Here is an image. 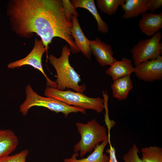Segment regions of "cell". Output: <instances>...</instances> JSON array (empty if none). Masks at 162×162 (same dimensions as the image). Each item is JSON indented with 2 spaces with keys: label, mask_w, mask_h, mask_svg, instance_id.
Listing matches in <instances>:
<instances>
[{
  "label": "cell",
  "mask_w": 162,
  "mask_h": 162,
  "mask_svg": "<svg viewBox=\"0 0 162 162\" xmlns=\"http://www.w3.org/2000/svg\"><path fill=\"white\" fill-rule=\"evenodd\" d=\"M71 20L73 26L70 33L71 36L75 39V44L80 51L88 59L91 60L92 52L89 45L90 40L87 38L82 31L77 17L73 16Z\"/></svg>",
  "instance_id": "cell-11"
},
{
  "label": "cell",
  "mask_w": 162,
  "mask_h": 162,
  "mask_svg": "<svg viewBox=\"0 0 162 162\" xmlns=\"http://www.w3.org/2000/svg\"><path fill=\"white\" fill-rule=\"evenodd\" d=\"M141 151L143 162H162V148L157 146L142 148Z\"/></svg>",
  "instance_id": "cell-18"
},
{
  "label": "cell",
  "mask_w": 162,
  "mask_h": 162,
  "mask_svg": "<svg viewBox=\"0 0 162 162\" xmlns=\"http://www.w3.org/2000/svg\"><path fill=\"white\" fill-rule=\"evenodd\" d=\"M131 60L126 57L123 58L120 61H117L108 68L106 73L114 80L127 76L130 75L134 72Z\"/></svg>",
  "instance_id": "cell-13"
},
{
  "label": "cell",
  "mask_w": 162,
  "mask_h": 162,
  "mask_svg": "<svg viewBox=\"0 0 162 162\" xmlns=\"http://www.w3.org/2000/svg\"><path fill=\"white\" fill-rule=\"evenodd\" d=\"M28 149H24L12 155H7L0 158V162H26L28 154Z\"/></svg>",
  "instance_id": "cell-20"
},
{
  "label": "cell",
  "mask_w": 162,
  "mask_h": 162,
  "mask_svg": "<svg viewBox=\"0 0 162 162\" xmlns=\"http://www.w3.org/2000/svg\"><path fill=\"white\" fill-rule=\"evenodd\" d=\"M44 94L46 97L55 99L69 105L92 110L98 113L102 112L104 109L103 98L89 97L83 93L70 90L60 91L56 88L47 86Z\"/></svg>",
  "instance_id": "cell-5"
},
{
  "label": "cell",
  "mask_w": 162,
  "mask_h": 162,
  "mask_svg": "<svg viewBox=\"0 0 162 162\" xmlns=\"http://www.w3.org/2000/svg\"><path fill=\"white\" fill-rule=\"evenodd\" d=\"M90 48L96 60L102 66L111 65L117 60L113 57L111 46L101 40L98 37L90 40Z\"/></svg>",
  "instance_id": "cell-9"
},
{
  "label": "cell",
  "mask_w": 162,
  "mask_h": 162,
  "mask_svg": "<svg viewBox=\"0 0 162 162\" xmlns=\"http://www.w3.org/2000/svg\"><path fill=\"white\" fill-rule=\"evenodd\" d=\"M139 26L143 33L148 36H152L162 28V12L155 14L149 12L143 14Z\"/></svg>",
  "instance_id": "cell-10"
},
{
  "label": "cell",
  "mask_w": 162,
  "mask_h": 162,
  "mask_svg": "<svg viewBox=\"0 0 162 162\" xmlns=\"http://www.w3.org/2000/svg\"><path fill=\"white\" fill-rule=\"evenodd\" d=\"M148 0H125L121 7L124 11L121 18L125 19L138 16L146 13V4Z\"/></svg>",
  "instance_id": "cell-16"
},
{
  "label": "cell",
  "mask_w": 162,
  "mask_h": 162,
  "mask_svg": "<svg viewBox=\"0 0 162 162\" xmlns=\"http://www.w3.org/2000/svg\"><path fill=\"white\" fill-rule=\"evenodd\" d=\"M70 3L76 9L83 8L88 10L95 19L97 24L98 31L103 34L108 32L109 28L106 23L104 21L99 15L94 0H72Z\"/></svg>",
  "instance_id": "cell-14"
},
{
  "label": "cell",
  "mask_w": 162,
  "mask_h": 162,
  "mask_svg": "<svg viewBox=\"0 0 162 162\" xmlns=\"http://www.w3.org/2000/svg\"><path fill=\"white\" fill-rule=\"evenodd\" d=\"M98 8L104 13L111 15L116 13L119 6L124 4L125 0H97Z\"/></svg>",
  "instance_id": "cell-19"
},
{
  "label": "cell",
  "mask_w": 162,
  "mask_h": 162,
  "mask_svg": "<svg viewBox=\"0 0 162 162\" xmlns=\"http://www.w3.org/2000/svg\"><path fill=\"white\" fill-rule=\"evenodd\" d=\"M7 14L18 35L27 37L36 33L47 50L54 38L68 43L72 40V23L65 16L62 0H11L8 4Z\"/></svg>",
  "instance_id": "cell-1"
},
{
  "label": "cell",
  "mask_w": 162,
  "mask_h": 162,
  "mask_svg": "<svg viewBox=\"0 0 162 162\" xmlns=\"http://www.w3.org/2000/svg\"><path fill=\"white\" fill-rule=\"evenodd\" d=\"M26 98L20 106V110L23 116L28 113L29 110L34 106H42L57 113L61 112L67 117L71 113L80 112L85 114L86 110L79 107L69 105L55 99L44 97L38 94L28 85L26 87Z\"/></svg>",
  "instance_id": "cell-4"
},
{
  "label": "cell",
  "mask_w": 162,
  "mask_h": 162,
  "mask_svg": "<svg viewBox=\"0 0 162 162\" xmlns=\"http://www.w3.org/2000/svg\"><path fill=\"white\" fill-rule=\"evenodd\" d=\"M161 32L155 34L150 38L139 41L131 49L134 64L136 66L148 60L154 59L162 53Z\"/></svg>",
  "instance_id": "cell-6"
},
{
  "label": "cell",
  "mask_w": 162,
  "mask_h": 162,
  "mask_svg": "<svg viewBox=\"0 0 162 162\" xmlns=\"http://www.w3.org/2000/svg\"><path fill=\"white\" fill-rule=\"evenodd\" d=\"M134 72L140 79L152 82L162 79V56L142 62L134 67Z\"/></svg>",
  "instance_id": "cell-8"
},
{
  "label": "cell",
  "mask_w": 162,
  "mask_h": 162,
  "mask_svg": "<svg viewBox=\"0 0 162 162\" xmlns=\"http://www.w3.org/2000/svg\"><path fill=\"white\" fill-rule=\"evenodd\" d=\"M110 148L106 149V153L109 154V159L108 162H118L116 155V150L114 147L111 144L110 140L109 141Z\"/></svg>",
  "instance_id": "cell-24"
},
{
  "label": "cell",
  "mask_w": 162,
  "mask_h": 162,
  "mask_svg": "<svg viewBox=\"0 0 162 162\" xmlns=\"http://www.w3.org/2000/svg\"><path fill=\"white\" fill-rule=\"evenodd\" d=\"M47 50L41 40L36 38L34 47L30 53L25 58L9 63L7 67L14 69L25 65H29L40 71L45 77L47 86L56 88V81L50 80L46 76L43 70L42 63V58L44 53Z\"/></svg>",
  "instance_id": "cell-7"
},
{
  "label": "cell",
  "mask_w": 162,
  "mask_h": 162,
  "mask_svg": "<svg viewBox=\"0 0 162 162\" xmlns=\"http://www.w3.org/2000/svg\"><path fill=\"white\" fill-rule=\"evenodd\" d=\"M71 51L66 45L62 48L60 56L57 58L52 55L48 57L50 63L54 68L57 74L55 81L56 88L64 91L66 88H70L74 92L82 93L86 89L85 84L79 85L81 81L80 76L70 65L69 60Z\"/></svg>",
  "instance_id": "cell-2"
},
{
  "label": "cell",
  "mask_w": 162,
  "mask_h": 162,
  "mask_svg": "<svg viewBox=\"0 0 162 162\" xmlns=\"http://www.w3.org/2000/svg\"><path fill=\"white\" fill-rule=\"evenodd\" d=\"M19 140L10 129H0V158L9 155L16 148Z\"/></svg>",
  "instance_id": "cell-15"
},
{
  "label": "cell",
  "mask_w": 162,
  "mask_h": 162,
  "mask_svg": "<svg viewBox=\"0 0 162 162\" xmlns=\"http://www.w3.org/2000/svg\"><path fill=\"white\" fill-rule=\"evenodd\" d=\"M76 125L81 138L74 146V152H80L81 158L91 153L100 142L109 138L106 128L95 119L86 124L77 122Z\"/></svg>",
  "instance_id": "cell-3"
},
{
  "label": "cell",
  "mask_w": 162,
  "mask_h": 162,
  "mask_svg": "<svg viewBox=\"0 0 162 162\" xmlns=\"http://www.w3.org/2000/svg\"><path fill=\"white\" fill-rule=\"evenodd\" d=\"M109 143V138L98 144L92 153L85 158L78 159V152H75L69 158L64 159V162H108L109 157L104 153V148Z\"/></svg>",
  "instance_id": "cell-12"
},
{
  "label": "cell",
  "mask_w": 162,
  "mask_h": 162,
  "mask_svg": "<svg viewBox=\"0 0 162 162\" xmlns=\"http://www.w3.org/2000/svg\"><path fill=\"white\" fill-rule=\"evenodd\" d=\"M162 6V0H148L146 4L147 10L154 12Z\"/></svg>",
  "instance_id": "cell-23"
},
{
  "label": "cell",
  "mask_w": 162,
  "mask_h": 162,
  "mask_svg": "<svg viewBox=\"0 0 162 162\" xmlns=\"http://www.w3.org/2000/svg\"><path fill=\"white\" fill-rule=\"evenodd\" d=\"M113 96L119 100L125 99L133 88L130 75L127 76L113 80L111 85Z\"/></svg>",
  "instance_id": "cell-17"
},
{
  "label": "cell",
  "mask_w": 162,
  "mask_h": 162,
  "mask_svg": "<svg viewBox=\"0 0 162 162\" xmlns=\"http://www.w3.org/2000/svg\"><path fill=\"white\" fill-rule=\"evenodd\" d=\"M62 1L65 16L69 22H72L71 19L72 16L78 17L79 16V13L74 8L70 1L62 0Z\"/></svg>",
  "instance_id": "cell-22"
},
{
  "label": "cell",
  "mask_w": 162,
  "mask_h": 162,
  "mask_svg": "<svg viewBox=\"0 0 162 162\" xmlns=\"http://www.w3.org/2000/svg\"><path fill=\"white\" fill-rule=\"evenodd\" d=\"M140 152L137 145L133 144L129 150L122 157L124 162H143L139 156Z\"/></svg>",
  "instance_id": "cell-21"
}]
</instances>
